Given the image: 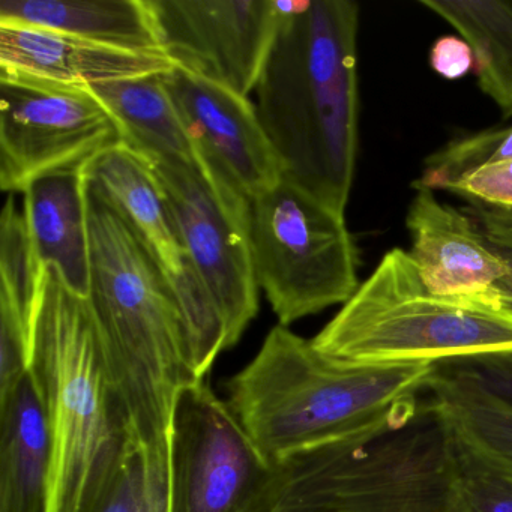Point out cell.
Returning <instances> with one entry per match:
<instances>
[{
  "mask_svg": "<svg viewBox=\"0 0 512 512\" xmlns=\"http://www.w3.org/2000/svg\"><path fill=\"white\" fill-rule=\"evenodd\" d=\"M359 7L289 2L254 89L284 175L346 214L358 157Z\"/></svg>",
  "mask_w": 512,
  "mask_h": 512,
  "instance_id": "6da1fadb",
  "label": "cell"
},
{
  "mask_svg": "<svg viewBox=\"0 0 512 512\" xmlns=\"http://www.w3.org/2000/svg\"><path fill=\"white\" fill-rule=\"evenodd\" d=\"M88 301L134 440L169 446L173 401L197 382L169 278L136 230L88 181Z\"/></svg>",
  "mask_w": 512,
  "mask_h": 512,
  "instance_id": "7a4b0ae2",
  "label": "cell"
},
{
  "mask_svg": "<svg viewBox=\"0 0 512 512\" xmlns=\"http://www.w3.org/2000/svg\"><path fill=\"white\" fill-rule=\"evenodd\" d=\"M434 368L334 361L277 325L230 380L229 406L263 455L281 461L386 418L428 388Z\"/></svg>",
  "mask_w": 512,
  "mask_h": 512,
  "instance_id": "3957f363",
  "label": "cell"
},
{
  "mask_svg": "<svg viewBox=\"0 0 512 512\" xmlns=\"http://www.w3.org/2000/svg\"><path fill=\"white\" fill-rule=\"evenodd\" d=\"M275 463L271 512H464L451 421L430 388L364 430Z\"/></svg>",
  "mask_w": 512,
  "mask_h": 512,
  "instance_id": "277c9868",
  "label": "cell"
},
{
  "mask_svg": "<svg viewBox=\"0 0 512 512\" xmlns=\"http://www.w3.org/2000/svg\"><path fill=\"white\" fill-rule=\"evenodd\" d=\"M53 440L52 511L89 512L136 442L88 298L44 274L31 367Z\"/></svg>",
  "mask_w": 512,
  "mask_h": 512,
  "instance_id": "5b68a950",
  "label": "cell"
},
{
  "mask_svg": "<svg viewBox=\"0 0 512 512\" xmlns=\"http://www.w3.org/2000/svg\"><path fill=\"white\" fill-rule=\"evenodd\" d=\"M311 344L350 364H440L512 349V316L434 296L409 251L392 248Z\"/></svg>",
  "mask_w": 512,
  "mask_h": 512,
  "instance_id": "8992f818",
  "label": "cell"
},
{
  "mask_svg": "<svg viewBox=\"0 0 512 512\" xmlns=\"http://www.w3.org/2000/svg\"><path fill=\"white\" fill-rule=\"evenodd\" d=\"M257 286L280 325L344 305L359 287V251L346 214L284 175L250 202Z\"/></svg>",
  "mask_w": 512,
  "mask_h": 512,
  "instance_id": "52a82bcc",
  "label": "cell"
},
{
  "mask_svg": "<svg viewBox=\"0 0 512 512\" xmlns=\"http://www.w3.org/2000/svg\"><path fill=\"white\" fill-rule=\"evenodd\" d=\"M278 466L206 380L185 383L169 425L170 512H271Z\"/></svg>",
  "mask_w": 512,
  "mask_h": 512,
  "instance_id": "ba28073f",
  "label": "cell"
},
{
  "mask_svg": "<svg viewBox=\"0 0 512 512\" xmlns=\"http://www.w3.org/2000/svg\"><path fill=\"white\" fill-rule=\"evenodd\" d=\"M112 113L85 86L0 67V188L25 193L41 176L124 143Z\"/></svg>",
  "mask_w": 512,
  "mask_h": 512,
  "instance_id": "9c48e42d",
  "label": "cell"
},
{
  "mask_svg": "<svg viewBox=\"0 0 512 512\" xmlns=\"http://www.w3.org/2000/svg\"><path fill=\"white\" fill-rule=\"evenodd\" d=\"M151 164L185 256L220 308L230 349L259 311L250 202L199 161Z\"/></svg>",
  "mask_w": 512,
  "mask_h": 512,
  "instance_id": "30bf717a",
  "label": "cell"
},
{
  "mask_svg": "<svg viewBox=\"0 0 512 512\" xmlns=\"http://www.w3.org/2000/svg\"><path fill=\"white\" fill-rule=\"evenodd\" d=\"M151 5L161 47L175 67L250 97L289 2L151 0Z\"/></svg>",
  "mask_w": 512,
  "mask_h": 512,
  "instance_id": "8fae6325",
  "label": "cell"
},
{
  "mask_svg": "<svg viewBox=\"0 0 512 512\" xmlns=\"http://www.w3.org/2000/svg\"><path fill=\"white\" fill-rule=\"evenodd\" d=\"M197 160L251 202L283 179L284 167L250 97L179 67L163 74Z\"/></svg>",
  "mask_w": 512,
  "mask_h": 512,
  "instance_id": "7c38bea8",
  "label": "cell"
},
{
  "mask_svg": "<svg viewBox=\"0 0 512 512\" xmlns=\"http://www.w3.org/2000/svg\"><path fill=\"white\" fill-rule=\"evenodd\" d=\"M413 190L406 217L412 238L409 254L425 287L440 298L481 301L496 308L494 293L508 275V260L469 214L440 202L430 188L413 184Z\"/></svg>",
  "mask_w": 512,
  "mask_h": 512,
  "instance_id": "4fadbf2b",
  "label": "cell"
},
{
  "mask_svg": "<svg viewBox=\"0 0 512 512\" xmlns=\"http://www.w3.org/2000/svg\"><path fill=\"white\" fill-rule=\"evenodd\" d=\"M0 67L88 88L128 77L167 73L175 65L164 53L130 52L73 35L0 23Z\"/></svg>",
  "mask_w": 512,
  "mask_h": 512,
  "instance_id": "5bb4252c",
  "label": "cell"
},
{
  "mask_svg": "<svg viewBox=\"0 0 512 512\" xmlns=\"http://www.w3.org/2000/svg\"><path fill=\"white\" fill-rule=\"evenodd\" d=\"M88 164L41 176L23 193V214L38 260L82 298H88L91 284Z\"/></svg>",
  "mask_w": 512,
  "mask_h": 512,
  "instance_id": "9a60e30c",
  "label": "cell"
},
{
  "mask_svg": "<svg viewBox=\"0 0 512 512\" xmlns=\"http://www.w3.org/2000/svg\"><path fill=\"white\" fill-rule=\"evenodd\" d=\"M53 440L31 371L0 401V512L52 511Z\"/></svg>",
  "mask_w": 512,
  "mask_h": 512,
  "instance_id": "2e32d148",
  "label": "cell"
},
{
  "mask_svg": "<svg viewBox=\"0 0 512 512\" xmlns=\"http://www.w3.org/2000/svg\"><path fill=\"white\" fill-rule=\"evenodd\" d=\"M86 175L136 230L167 277H179L187 256L151 161L119 143L89 161Z\"/></svg>",
  "mask_w": 512,
  "mask_h": 512,
  "instance_id": "e0dca14e",
  "label": "cell"
},
{
  "mask_svg": "<svg viewBox=\"0 0 512 512\" xmlns=\"http://www.w3.org/2000/svg\"><path fill=\"white\" fill-rule=\"evenodd\" d=\"M0 23L73 35L130 52L164 53L151 0H2Z\"/></svg>",
  "mask_w": 512,
  "mask_h": 512,
  "instance_id": "ac0fdd59",
  "label": "cell"
},
{
  "mask_svg": "<svg viewBox=\"0 0 512 512\" xmlns=\"http://www.w3.org/2000/svg\"><path fill=\"white\" fill-rule=\"evenodd\" d=\"M163 74L128 77L88 88L112 113L125 143L134 151L149 161L197 163L193 143L164 85Z\"/></svg>",
  "mask_w": 512,
  "mask_h": 512,
  "instance_id": "d6986e66",
  "label": "cell"
},
{
  "mask_svg": "<svg viewBox=\"0 0 512 512\" xmlns=\"http://www.w3.org/2000/svg\"><path fill=\"white\" fill-rule=\"evenodd\" d=\"M472 47L481 91L512 116V0H421Z\"/></svg>",
  "mask_w": 512,
  "mask_h": 512,
  "instance_id": "ffe728a7",
  "label": "cell"
},
{
  "mask_svg": "<svg viewBox=\"0 0 512 512\" xmlns=\"http://www.w3.org/2000/svg\"><path fill=\"white\" fill-rule=\"evenodd\" d=\"M14 196L7 194L0 214V310L13 311L34 331L46 268Z\"/></svg>",
  "mask_w": 512,
  "mask_h": 512,
  "instance_id": "44dd1931",
  "label": "cell"
},
{
  "mask_svg": "<svg viewBox=\"0 0 512 512\" xmlns=\"http://www.w3.org/2000/svg\"><path fill=\"white\" fill-rule=\"evenodd\" d=\"M428 388L457 424L512 466L511 407L437 365Z\"/></svg>",
  "mask_w": 512,
  "mask_h": 512,
  "instance_id": "7402d4cb",
  "label": "cell"
},
{
  "mask_svg": "<svg viewBox=\"0 0 512 512\" xmlns=\"http://www.w3.org/2000/svg\"><path fill=\"white\" fill-rule=\"evenodd\" d=\"M448 416L455 481L464 512H512L511 464Z\"/></svg>",
  "mask_w": 512,
  "mask_h": 512,
  "instance_id": "603a6c76",
  "label": "cell"
},
{
  "mask_svg": "<svg viewBox=\"0 0 512 512\" xmlns=\"http://www.w3.org/2000/svg\"><path fill=\"white\" fill-rule=\"evenodd\" d=\"M512 160V125L457 137L425 160L421 178L413 184L446 191L470 170Z\"/></svg>",
  "mask_w": 512,
  "mask_h": 512,
  "instance_id": "cb8c5ba5",
  "label": "cell"
},
{
  "mask_svg": "<svg viewBox=\"0 0 512 512\" xmlns=\"http://www.w3.org/2000/svg\"><path fill=\"white\" fill-rule=\"evenodd\" d=\"M143 496L145 449L133 442L89 512H142Z\"/></svg>",
  "mask_w": 512,
  "mask_h": 512,
  "instance_id": "d4e9b609",
  "label": "cell"
},
{
  "mask_svg": "<svg viewBox=\"0 0 512 512\" xmlns=\"http://www.w3.org/2000/svg\"><path fill=\"white\" fill-rule=\"evenodd\" d=\"M436 365L463 377L512 409V349L451 359Z\"/></svg>",
  "mask_w": 512,
  "mask_h": 512,
  "instance_id": "484cf974",
  "label": "cell"
},
{
  "mask_svg": "<svg viewBox=\"0 0 512 512\" xmlns=\"http://www.w3.org/2000/svg\"><path fill=\"white\" fill-rule=\"evenodd\" d=\"M446 191L458 194L469 203L512 211V160L470 170Z\"/></svg>",
  "mask_w": 512,
  "mask_h": 512,
  "instance_id": "4316f807",
  "label": "cell"
},
{
  "mask_svg": "<svg viewBox=\"0 0 512 512\" xmlns=\"http://www.w3.org/2000/svg\"><path fill=\"white\" fill-rule=\"evenodd\" d=\"M434 73L446 80H458L475 71V55L467 41L455 35H445L434 41L430 52Z\"/></svg>",
  "mask_w": 512,
  "mask_h": 512,
  "instance_id": "83f0119b",
  "label": "cell"
},
{
  "mask_svg": "<svg viewBox=\"0 0 512 512\" xmlns=\"http://www.w3.org/2000/svg\"><path fill=\"white\" fill-rule=\"evenodd\" d=\"M142 512H170L169 446L145 449V496Z\"/></svg>",
  "mask_w": 512,
  "mask_h": 512,
  "instance_id": "f1b7e54d",
  "label": "cell"
},
{
  "mask_svg": "<svg viewBox=\"0 0 512 512\" xmlns=\"http://www.w3.org/2000/svg\"><path fill=\"white\" fill-rule=\"evenodd\" d=\"M493 209L494 215H496L497 220L505 226V229L508 230L512 235V211H502V209Z\"/></svg>",
  "mask_w": 512,
  "mask_h": 512,
  "instance_id": "f546056e",
  "label": "cell"
}]
</instances>
